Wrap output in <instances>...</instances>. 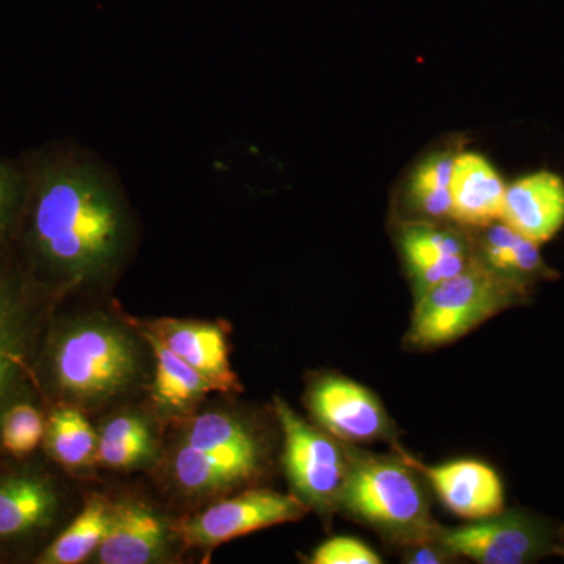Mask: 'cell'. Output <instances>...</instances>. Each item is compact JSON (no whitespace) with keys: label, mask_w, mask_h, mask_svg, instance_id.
Here are the masks:
<instances>
[{"label":"cell","mask_w":564,"mask_h":564,"mask_svg":"<svg viewBox=\"0 0 564 564\" xmlns=\"http://www.w3.org/2000/svg\"><path fill=\"white\" fill-rule=\"evenodd\" d=\"M339 508L403 545L433 540L440 529L433 524L429 494L417 470L403 458L350 451Z\"/></svg>","instance_id":"3"},{"label":"cell","mask_w":564,"mask_h":564,"mask_svg":"<svg viewBox=\"0 0 564 564\" xmlns=\"http://www.w3.org/2000/svg\"><path fill=\"white\" fill-rule=\"evenodd\" d=\"M154 454L152 433L129 440L106 441L98 437L96 462L113 470H128L147 463Z\"/></svg>","instance_id":"25"},{"label":"cell","mask_w":564,"mask_h":564,"mask_svg":"<svg viewBox=\"0 0 564 564\" xmlns=\"http://www.w3.org/2000/svg\"><path fill=\"white\" fill-rule=\"evenodd\" d=\"M29 176V245L52 281L110 280L132 245L128 198L113 170L85 148L47 152Z\"/></svg>","instance_id":"1"},{"label":"cell","mask_w":564,"mask_h":564,"mask_svg":"<svg viewBox=\"0 0 564 564\" xmlns=\"http://www.w3.org/2000/svg\"><path fill=\"white\" fill-rule=\"evenodd\" d=\"M314 564H380L381 558L362 541L336 536L318 545L311 556Z\"/></svg>","instance_id":"27"},{"label":"cell","mask_w":564,"mask_h":564,"mask_svg":"<svg viewBox=\"0 0 564 564\" xmlns=\"http://www.w3.org/2000/svg\"><path fill=\"white\" fill-rule=\"evenodd\" d=\"M46 445L52 458L68 470L93 466L98 454V433L79 408H62L46 425Z\"/></svg>","instance_id":"20"},{"label":"cell","mask_w":564,"mask_h":564,"mask_svg":"<svg viewBox=\"0 0 564 564\" xmlns=\"http://www.w3.org/2000/svg\"><path fill=\"white\" fill-rule=\"evenodd\" d=\"M400 248L414 299L462 273L477 258V247L466 232L432 220L403 225Z\"/></svg>","instance_id":"9"},{"label":"cell","mask_w":564,"mask_h":564,"mask_svg":"<svg viewBox=\"0 0 564 564\" xmlns=\"http://www.w3.org/2000/svg\"><path fill=\"white\" fill-rule=\"evenodd\" d=\"M306 511V505L295 494L251 489L184 519L176 530L191 547L212 551L245 534L300 521Z\"/></svg>","instance_id":"7"},{"label":"cell","mask_w":564,"mask_h":564,"mask_svg":"<svg viewBox=\"0 0 564 564\" xmlns=\"http://www.w3.org/2000/svg\"><path fill=\"white\" fill-rule=\"evenodd\" d=\"M181 443L209 452L261 448L258 436L242 419L223 411L195 415L185 426Z\"/></svg>","instance_id":"23"},{"label":"cell","mask_w":564,"mask_h":564,"mask_svg":"<svg viewBox=\"0 0 564 564\" xmlns=\"http://www.w3.org/2000/svg\"><path fill=\"white\" fill-rule=\"evenodd\" d=\"M150 329L169 345L170 350L202 373L215 392L242 391L239 377L229 361L228 340L221 325L163 318Z\"/></svg>","instance_id":"12"},{"label":"cell","mask_w":564,"mask_h":564,"mask_svg":"<svg viewBox=\"0 0 564 564\" xmlns=\"http://www.w3.org/2000/svg\"><path fill=\"white\" fill-rule=\"evenodd\" d=\"M500 221L538 245L554 239L564 225L562 177L538 172L508 185Z\"/></svg>","instance_id":"13"},{"label":"cell","mask_w":564,"mask_h":564,"mask_svg":"<svg viewBox=\"0 0 564 564\" xmlns=\"http://www.w3.org/2000/svg\"><path fill=\"white\" fill-rule=\"evenodd\" d=\"M46 434L43 415L33 404L14 403L0 419V443L9 454L22 458L39 447Z\"/></svg>","instance_id":"24"},{"label":"cell","mask_w":564,"mask_h":564,"mask_svg":"<svg viewBox=\"0 0 564 564\" xmlns=\"http://www.w3.org/2000/svg\"><path fill=\"white\" fill-rule=\"evenodd\" d=\"M403 459L430 481L445 507L459 518L477 521L502 513L503 484L488 464L458 459L440 466H423L411 456Z\"/></svg>","instance_id":"11"},{"label":"cell","mask_w":564,"mask_h":564,"mask_svg":"<svg viewBox=\"0 0 564 564\" xmlns=\"http://www.w3.org/2000/svg\"><path fill=\"white\" fill-rule=\"evenodd\" d=\"M554 554L564 558V529L558 530L555 536Z\"/></svg>","instance_id":"28"},{"label":"cell","mask_w":564,"mask_h":564,"mask_svg":"<svg viewBox=\"0 0 564 564\" xmlns=\"http://www.w3.org/2000/svg\"><path fill=\"white\" fill-rule=\"evenodd\" d=\"M31 329V304L24 282L0 267V406L24 369Z\"/></svg>","instance_id":"17"},{"label":"cell","mask_w":564,"mask_h":564,"mask_svg":"<svg viewBox=\"0 0 564 564\" xmlns=\"http://www.w3.org/2000/svg\"><path fill=\"white\" fill-rule=\"evenodd\" d=\"M143 337L154 355L152 400L161 413L185 414L202 402L207 393L215 392L209 381L170 350L158 334L148 328Z\"/></svg>","instance_id":"18"},{"label":"cell","mask_w":564,"mask_h":564,"mask_svg":"<svg viewBox=\"0 0 564 564\" xmlns=\"http://www.w3.org/2000/svg\"><path fill=\"white\" fill-rule=\"evenodd\" d=\"M262 448L242 451H199L177 444L172 458V475L177 488L191 496L229 491L261 470Z\"/></svg>","instance_id":"14"},{"label":"cell","mask_w":564,"mask_h":564,"mask_svg":"<svg viewBox=\"0 0 564 564\" xmlns=\"http://www.w3.org/2000/svg\"><path fill=\"white\" fill-rule=\"evenodd\" d=\"M110 503L102 497H90L79 514L41 555L44 564H77L90 558L98 551L107 522Z\"/></svg>","instance_id":"21"},{"label":"cell","mask_w":564,"mask_h":564,"mask_svg":"<svg viewBox=\"0 0 564 564\" xmlns=\"http://www.w3.org/2000/svg\"><path fill=\"white\" fill-rule=\"evenodd\" d=\"M274 411L284 436L282 462L293 494L323 514L339 508L350 470V451L333 434L304 421L281 399L274 400Z\"/></svg>","instance_id":"5"},{"label":"cell","mask_w":564,"mask_h":564,"mask_svg":"<svg viewBox=\"0 0 564 564\" xmlns=\"http://www.w3.org/2000/svg\"><path fill=\"white\" fill-rule=\"evenodd\" d=\"M484 236L477 247L478 258L494 272L525 285L533 278L547 273L540 245L516 232L502 221L484 228Z\"/></svg>","instance_id":"19"},{"label":"cell","mask_w":564,"mask_h":564,"mask_svg":"<svg viewBox=\"0 0 564 564\" xmlns=\"http://www.w3.org/2000/svg\"><path fill=\"white\" fill-rule=\"evenodd\" d=\"M140 370L141 355L132 334L102 315L68 323L52 343L55 388L85 410L128 392Z\"/></svg>","instance_id":"2"},{"label":"cell","mask_w":564,"mask_h":564,"mask_svg":"<svg viewBox=\"0 0 564 564\" xmlns=\"http://www.w3.org/2000/svg\"><path fill=\"white\" fill-rule=\"evenodd\" d=\"M454 161V152H434L415 166L408 182V202L429 220L451 218Z\"/></svg>","instance_id":"22"},{"label":"cell","mask_w":564,"mask_h":564,"mask_svg":"<svg viewBox=\"0 0 564 564\" xmlns=\"http://www.w3.org/2000/svg\"><path fill=\"white\" fill-rule=\"evenodd\" d=\"M307 406L315 421L337 440L369 443L391 434V422L378 397L339 375L315 380L307 391Z\"/></svg>","instance_id":"8"},{"label":"cell","mask_w":564,"mask_h":564,"mask_svg":"<svg viewBox=\"0 0 564 564\" xmlns=\"http://www.w3.org/2000/svg\"><path fill=\"white\" fill-rule=\"evenodd\" d=\"M61 508V494L41 475L22 474L0 480V540L46 529Z\"/></svg>","instance_id":"16"},{"label":"cell","mask_w":564,"mask_h":564,"mask_svg":"<svg viewBox=\"0 0 564 564\" xmlns=\"http://www.w3.org/2000/svg\"><path fill=\"white\" fill-rule=\"evenodd\" d=\"M29 176L17 166L0 161V232L6 231L28 203Z\"/></svg>","instance_id":"26"},{"label":"cell","mask_w":564,"mask_h":564,"mask_svg":"<svg viewBox=\"0 0 564 564\" xmlns=\"http://www.w3.org/2000/svg\"><path fill=\"white\" fill-rule=\"evenodd\" d=\"M170 529L161 514L140 500L110 505L109 522L95 562L101 564H150L165 558Z\"/></svg>","instance_id":"10"},{"label":"cell","mask_w":564,"mask_h":564,"mask_svg":"<svg viewBox=\"0 0 564 564\" xmlns=\"http://www.w3.org/2000/svg\"><path fill=\"white\" fill-rule=\"evenodd\" d=\"M525 285L494 272L480 258L415 299L408 340L414 348L455 343L481 323L524 302Z\"/></svg>","instance_id":"4"},{"label":"cell","mask_w":564,"mask_h":564,"mask_svg":"<svg viewBox=\"0 0 564 564\" xmlns=\"http://www.w3.org/2000/svg\"><path fill=\"white\" fill-rule=\"evenodd\" d=\"M507 185L491 162L478 152L455 154L451 218L464 228L484 229L502 220Z\"/></svg>","instance_id":"15"},{"label":"cell","mask_w":564,"mask_h":564,"mask_svg":"<svg viewBox=\"0 0 564 564\" xmlns=\"http://www.w3.org/2000/svg\"><path fill=\"white\" fill-rule=\"evenodd\" d=\"M556 532L551 522L525 511L477 519L455 529H437L436 541L452 556L480 564H525L554 554Z\"/></svg>","instance_id":"6"}]
</instances>
